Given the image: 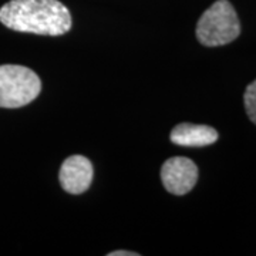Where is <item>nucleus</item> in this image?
<instances>
[{"instance_id": "39448f33", "label": "nucleus", "mask_w": 256, "mask_h": 256, "mask_svg": "<svg viewBox=\"0 0 256 256\" xmlns=\"http://www.w3.org/2000/svg\"><path fill=\"white\" fill-rule=\"evenodd\" d=\"M92 175L94 171L90 160L82 156H72L62 165L58 178L64 191L78 195L90 188Z\"/></svg>"}, {"instance_id": "20e7f679", "label": "nucleus", "mask_w": 256, "mask_h": 256, "mask_svg": "<svg viewBox=\"0 0 256 256\" xmlns=\"http://www.w3.org/2000/svg\"><path fill=\"white\" fill-rule=\"evenodd\" d=\"M161 180L165 190L174 195H185L198 181V168L185 156H172L161 168Z\"/></svg>"}, {"instance_id": "423d86ee", "label": "nucleus", "mask_w": 256, "mask_h": 256, "mask_svg": "<svg viewBox=\"0 0 256 256\" xmlns=\"http://www.w3.org/2000/svg\"><path fill=\"white\" fill-rule=\"evenodd\" d=\"M218 131L210 126L202 124H178L171 131V141L181 146H206L214 144L218 140Z\"/></svg>"}, {"instance_id": "f257e3e1", "label": "nucleus", "mask_w": 256, "mask_h": 256, "mask_svg": "<svg viewBox=\"0 0 256 256\" xmlns=\"http://www.w3.org/2000/svg\"><path fill=\"white\" fill-rule=\"evenodd\" d=\"M0 22L14 32L38 36H62L73 24L58 0H10L0 9Z\"/></svg>"}, {"instance_id": "7ed1b4c3", "label": "nucleus", "mask_w": 256, "mask_h": 256, "mask_svg": "<svg viewBox=\"0 0 256 256\" xmlns=\"http://www.w3.org/2000/svg\"><path fill=\"white\" fill-rule=\"evenodd\" d=\"M42 82L28 67L4 64L0 66V107L18 108L37 98Z\"/></svg>"}, {"instance_id": "0eeeda50", "label": "nucleus", "mask_w": 256, "mask_h": 256, "mask_svg": "<svg viewBox=\"0 0 256 256\" xmlns=\"http://www.w3.org/2000/svg\"><path fill=\"white\" fill-rule=\"evenodd\" d=\"M244 101H245V108H246L248 117L249 120L256 124V80L250 82L245 90V96H244Z\"/></svg>"}, {"instance_id": "f03ea898", "label": "nucleus", "mask_w": 256, "mask_h": 256, "mask_svg": "<svg viewBox=\"0 0 256 256\" xmlns=\"http://www.w3.org/2000/svg\"><path fill=\"white\" fill-rule=\"evenodd\" d=\"M240 34V23L228 0H216L204 12L196 24L200 43L208 47L225 46Z\"/></svg>"}, {"instance_id": "6e6552de", "label": "nucleus", "mask_w": 256, "mask_h": 256, "mask_svg": "<svg viewBox=\"0 0 256 256\" xmlns=\"http://www.w3.org/2000/svg\"><path fill=\"white\" fill-rule=\"evenodd\" d=\"M108 256H138V254L130 252V250H114V252H110Z\"/></svg>"}]
</instances>
